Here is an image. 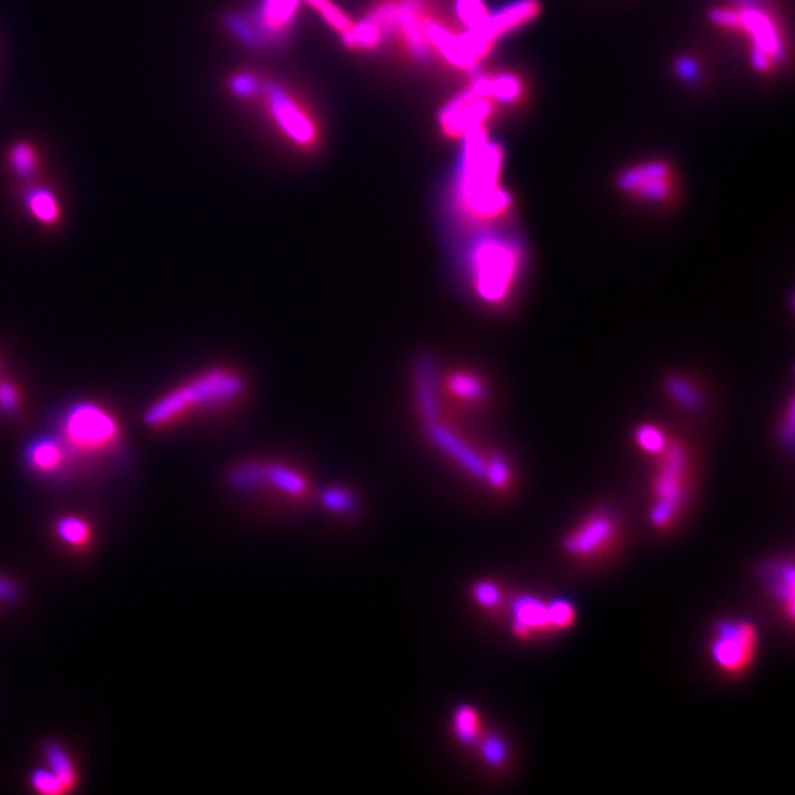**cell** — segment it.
I'll list each match as a JSON object with an SVG mask.
<instances>
[{
	"label": "cell",
	"instance_id": "1",
	"mask_svg": "<svg viewBox=\"0 0 795 795\" xmlns=\"http://www.w3.org/2000/svg\"><path fill=\"white\" fill-rule=\"evenodd\" d=\"M464 140L466 146L455 186L457 207L473 223L497 221L512 205V197L499 185L503 151L488 140L484 127L468 133Z\"/></svg>",
	"mask_w": 795,
	"mask_h": 795
},
{
	"label": "cell",
	"instance_id": "2",
	"mask_svg": "<svg viewBox=\"0 0 795 795\" xmlns=\"http://www.w3.org/2000/svg\"><path fill=\"white\" fill-rule=\"evenodd\" d=\"M242 391L243 381L236 372L210 370L151 405L144 415V422L150 427L170 426L194 409L227 404Z\"/></svg>",
	"mask_w": 795,
	"mask_h": 795
},
{
	"label": "cell",
	"instance_id": "3",
	"mask_svg": "<svg viewBox=\"0 0 795 795\" xmlns=\"http://www.w3.org/2000/svg\"><path fill=\"white\" fill-rule=\"evenodd\" d=\"M692 472L691 451L678 440H670L667 450L659 455L656 477L652 483L654 505L650 523L659 530H669L689 501Z\"/></svg>",
	"mask_w": 795,
	"mask_h": 795
},
{
	"label": "cell",
	"instance_id": "4",
	"mask_svg": "<svg viewBox=\"0 0 795 795\" xmlns=\"http://www.w3.org/2000/svg\"><path fill=\"white\" fill-rule=\"evenodd\" d=\"M521 253L514 243L484 240L472 253V277L481 299L499 304L507 299L518 278Z\"/></svg>",
	"mask_w": 795,
	"mask_h": 795
},
{
	"label": "cell",
	"instance_id": "5",
	"mask_svg": "<svg viewBox=\"0 0 795 795\" xmlns=\"http://www.w3.org/2000/svg\"><path fill=\"white\" fill-rule=\"evenodd\" d=\"M65 446L80 453H102L118 444L115 416L94 404H76L61 418Z\"/></svg>",
	"mask_w": 795,
	"mask_h": 795
},
{
	"label": "cell",
	"instance_id": "6",
	"mask_svg": "<svg viewBox=\"0 0 795 795\" xmlns=\"http://www.w3.org/2000/svg\"><path fill=\"white\" fill-rule=\"evenodd\" d=\"M759 646L755 624L749 621H720L709 643V656L729 676H740L753 665Z\"/></svg>",
	"mask_w": 795,
	"mask_h": 795
},
{
	"label": "cell",
	"instance_id": "7",
	"mask_svg": "<svg viewBox=\"0 0 795 795\" xmlns=\"http://www.w3.org/2000/svg\"><path fill=\"white\" fill-rule=\"evenodd\" d=\"M621 536V523L617 514L608 508H600L582 519L575 529L571 530L562 547L565 553L575 560H599L602 556L615 549Z\"/></svg>",
	"mask_w": 795,
	"mask_h": 795
},
{
	"label": "cell",
	"instance_id": "8",
	"mask_svg": "<svg viewBox=\"0 0 795 795\" xmlns=\"http://www.w3.org/2000/svg\"><path fill=\"white\" fill-rule=\"evenodd\" d=\"M496 107V102L490 96L470 85L440 111V129L446 137L464 139L475 129H483L484 124L496 113Z\"/></svg>",
	"mask_w": 795,
	"mask_h": 795
},
{
	"label": "cell",
	"instance_id": "9",
	"mask_svg": "<svg viewBox=\"0 0 795 795\" xmlns=\"http://www.w3.org/2000/svg\"><path fill=\"white\" fill-rule=\"evenodd\" d=\"M267 107L271 111L278 129L300 148H312L317 144L319 131L304 105H300L291 94L280 85H267L264 89Z\"/></svg>",
	"mask_w": 795,
	"mask_h": 795
},
{
	"label": "cell",
	"instance_id": "10",
	"mask_svg": "<svg viewBox=\"0 0 795 795\" xmlns=\"http://www.w3.org/2000/svg\"><path fill=\"white\" fill-rule=\"evenodd\" d=\"M621 190L648 203H669L676 196V173L667 162H645L632 166L619 177Z\"/></svg>",
	"mask_w": 795,
	"mask_h": 795
},
{
	"label": "cell",
	"instance_id": "11",
	"mask_svg": "<svg viewBox=\"0 0 795 795\" xmlns=\"http://www.w3.org/2000/svg\"><path fill=\"white\" fill-rule=\"evenodd\" d=\"M297 4L299 0H264L256 17V26H249L242 19H234L231 28L251 45L267 39H277L284 32H288L297 12Z\"/></svg>",
	"mask_w": 795,
	"mask_h": 795
},
{
	"label": "cell",
	"instance_id": "12",
	"mask_svg": "<svg viewBox=\"0 0 795 795\" xmlns=\"http://www.w3.org/2000/svg\"><path fill=\"white\" fill-rule=\"evenodd\" d=\"M426 426L429 437L437 444L440 450L444 451L450 459L457 462L464 472L470 473L473 479L484 481L488 457H484L479 451L473 450L472 446L466 444V440H462L455 431H451L450 427L440 424L438 418L437 420L426 422Z\"/></svg>",
	"mask_w": 795,
	"mask_h": 795
},
{
	"label": "cell",
	"instance_id": "13",
	"mask_svg": "<svg viewBox=\"0 0 795 795\" xmlns=\"http://www.w3.org/2000/svg\"><path fill=\"white\" fill-rule=\"evenodd\" d=\"M540 10L542 6L538 0H518L505 6L501 12L488 15L486 23L481 28L496 41L499 37L529 24L532 19L538 17Z\"/></svg>",
	"mask_w": 795,
	"mask_h": 795
},
{
	"label": "cell",
	"instance_id": "14",
	"mask_svg": "<svg viewBox=\"0 0 795 795\" xmlns=\"http://www.w3.org/2000/svg\"><path fill=\"white\" fill-rule=\"evenodd\" d=\"M514 623L512 632L518 637H532L536 634H553L547 615V602L534 597H521L512 606Z\"/></svg>",
	"mask_w": 795,
	"mask_h": 795
},
{
	"label": "cell",
	"instance_id": "15",
	"mask_svg": "<svg viewBox=\"0 0 795 795\" xmlns=\"http://www.w3.org/2000/svg\"><path fill=\"white\" fill-rule=\"evenodd\" d=\"M470 85L490 96L497 105L519 104L525 96V83L516 74L477 76Z\"/></svg>",
	"mask_w": 795,
	"mask_h": 795
},
{
	"label": "cell",
	"instance_id": "16",
	"mask_svg": "<svg viewBox=\"0 0 795 795\" xmlns=\"http://www.w3.org/2000/svg\"><path fill=\"white\" fill-rule=\"evenodd\" d=\"M67 446L58 438L34 440L26 450V462L32 472L58 473L67 462Z\"/></svg>",
	"mask_w": 795,
	"mask_h": 795
},
{
	"label": "cell",
	"instance_id": "17",
	"mask_svg": "<svg viewBox=\"0 0 795 795\" xmlns=\"http://www.w3.org/2000/svg\"><path fill=\"white\" fill-rule=\"evenodd\" d=\"M766 586L775 599L786 608L788 619L794 613V565L790 560H777L764 565Z\"/></svg>",
	"mask_w": 795,
	"mask_h": 795
},
{
	"label": "cell",
	"instance_id": "18",
	"mask_svg": "<svg viewBox=\"0 0 795 795\" xmlns=\"http://www.w3.org/2000/svg\"><path fill=\"white\" fill-rule=\"evenodd\" d=\"M446 389L455 400L464 404H479L486 398L484 381L477 374L466 370L451 372L446 380Z\"/></svg>",
	"mask_w": 795,
	"mask_h": 795
},
{
	"label": "cell",
	"instance_id": "19",
	"mask_svg": "<svg viewBox=\"0 0 795 795\" xmlns=\"http://www.w3.org/2000/svg\"><path fill=\"white\" fill-rule=\"evenodd\" d=\"M451 727L462 746H473L481 738V715L473 705H459L453 711Z\"/></svg>",
	"mask_w": 795,
	"mask_h": 795
},
{
	"label": "cell",
	"instance_id": "20",
	"mask_svg": "<svg viewBox=\"0 0 795 795\" xmlns=\"http://www.w3.org/2000/svg\"><path fill=\"white\" fill-rule=\"evenodd\" d=\"M43 751H45L48 770L58 777L59 783L63 784V788H65V792L72 790L76 786V770L72 766L69 753L63 749L61 744L54 742V740L45 742Z\"/></svg>",
	"mask_w": 795,
	"mask_h": 795
},
{
	"label": "cell",
	"instance_id": "21",
	"mask_svg": "<svg viewBox=\"0 0 795 795\" xmlns=\"http://www.w3.org/2000/svg\"><path fill=\"white\" fill-rule=\"evenodd\" d=\"M265 483L271 484L273 488L288 496L302 497L308 492L306 479L300 473L277 464H265Z\"/></svg>",
	"mask_w": 795,
	"mask_h": 795
},
{
	"label": "cell",
	"instance_id": "22",
	"mask_svg": "<svg viewBox=\"0 0 795 795\" xmlns=\"http://www.w3.org/2000/svg\"><path fill=\"white\" fill-rule=\"evenodd\" d=\"M665 389L669 392L670 398L687 411L698 413L705 407L702 391L683 376H670L669 380L665 381Z\"/></svg>",
	"mask_w": 795,
	"mask_h": 795
},
{
	"label": "cell",
	"instance_id": "23",
	"mask_svg": "<svg viewBox=\"0 0 795 795\" xmlns=\"http://www.w3.org/2000/svg\"><path fill=\"white\" fill-rule=\"evenodd\" d=\"M479 753L481 759L488 768L494 770H501L507 766L508 757H510V749L507 746V740L499 733H486L483 737L479 738Z\"/></svg>",
	"mask_w": 795,
	"mask_h": 795
},
{
	"label": "cell",
	"instance_id": "24",
	"mask_svg": "<svg viewBox=\"0 0 795 795\" xmlns=\"http://www.w3.org/2000/svg\"><path fill=\"white\" fill-rule=\"evenodd\" d=\"M26 205H28V210L32 212V216L35 219H39L41 223H47V225L56 223L59 219V214H61L59 212L58 199L54 197L52 192L43 190V188L32 190L26 197Z\"/></svg>",
	"mask_w": 795,
	"mask_h": 795
},
{
	"label": "cell",
	"instance_id": "25",
	"mask_svg": "<svg viewBox=\"0 0 795 795\" xmlns=\"http://www.w3.org/2000/svg\"><path fill=\"white\" fill-rule=\"evenodd\" d=\"M61 542L69 543L72 547H83L91 542V527L85 519L69 516L61 518L56 525Z\"/></svg>",
	"mask_w": 795,
	"mask_h": 795
},
{
	"label": "cell",
	"instance_id": "26",
	"mask_svg": "<svg viewBox=\"0 0 795 795\" xmlns=\"http://www.w3.org/2000/svg\"><path fill=\"white\" fill-rule=\"evenodd\" d=\"M634 438L635 444L641 450L648 455H654V457H659L663 451L667 450L670 442L667 433L661 427L652 426V424H643V426L637 427Z\"/></svg>",
	"mask_w": 795,
	"mask_h": 795
},
{
	"label": "cell",
	"instance_id": "27",
	"mask_svg": "<svg viewBox=\"0 0 795 795\" xmlns=\"http://www.w3.org/2000/svg\"><path fill=\"white\" fill-rule=\"evenodd\" d=\"M512 479L514 477H512V470H510L508 462L501 455H490L488 464H486L484 483L496 492H507L508 488L512 486Z\"/></svg>",
	"mask_w": 795,
	"mask_h": 795
},
{
	"label": "cell",
	"instance_id": "28",
	"mask_svg": "<svg viewBox=\"0 0 795 795\" xmlns=\"http://www.w3.org/2000/svg\"><path fill=\"white\" fill-rule=\"evenodd\" d=\"M306 2L321 13L324 21L343 37L354 28V21H350L346 13L341 8H337L332 0H306Z\"/></svg>",
	"mask_w": 795,
	"mask_h": 795
},
{
	"label": "cell",
	"instance_id": "29",
	"mask_svg": "<svg viewBox=\"0 0 795 795\" xmlns=\"http://www.w3.org/2000/svg\"><path fill=\"white\" fill-rule=\"evenodd\" d=\"M455 12L459 21L466 26V30L481 28L490 15L483 0H457Z\"/></svg>",
	"mask_w": 795,
	"mask_h": 795
},
{
	"label": "cell",
	"instance_id": "30",
	"mask_svg": "<svg viewBox=\"0 0 795 795\" xmlns=\"http://www.w3.org/2000/svg\"><path fill=\"white\" fill-rule=\"evenodd\" d=\"M470 595H472L473 602L483 610L496 611L503 606V591L490 580H481V582L473 584Z\"/></svg>",
	"mask_w": 795,
	"mask_h": 795
},
{
	"label": "cell",
	"instance_id": "31",
	"mask_svg": "<svg viewBox=\"0 0 795 795\" xmlns=\"http://www.w3.org/2000/svg\"><path fill=\"white\" fill-rule=\"evenodd\" d=\"M231 484L238 490H254L265 484V464H245L231 473Z\"/></svg>",
	"mask_w": 795,
	"mask_h": 795
},
{
	"label": "cell",
	"instance_id": "32",
	"mask_svg": "<svg viewBox=\"0 0 795 795\" xmlns=\"http://www.w3.org/2000/svg\"><path fill=\"white\" fill-rule=\"evenodd\" d=\"M547 615L553 632L567 630L577 621V608L569 600H553L547 602Z\"/></svg>",
	"mask_w": 795,
	"mask_h": 795
},
{
	"label": "cell",
	"instance_id": "33",
	"mask_svg": "<svg viewBox=\"0 0 795 795\" xmlns=\"http://www.w3.org/2000/svg\"><path fill=\"white\" fill-rule=\"evenodd\" d=\"M10 161H12L13 170L23 177L34 175L35 168H37L34 148L30 144H23V142L13 146Z\"/></svg>",
	"mask_w": 795,
	"mask_h": 795
},
{
	"label": "cell",
	"instance_id": "34",
	"mask_svg": "<svg viewBox=\"0 0 795 795\" xmlns=\"http://www.w3.org/2000/svg\"><path fill=\"white\" fill-rule=\"evenodd\" d=\"M30 783L39 794L58 795L65 794L63 784L59 783L58 777L50 770H35L30 777Z\"/></svg>",
	"mask_w": 795,
	"mask_h": 795
},
{
	"label": "cell",
	"instance_id": "35",
	"mask_svg": "<svg viewBox=\"0 0 795 795\" xmlns=\"http://www.w3.org/2000/svg\"><path fill=\"white\" fill-rule=\"evenodd\" d=\"M323 503L330 510H335V512H350L352 508L356 507L354 496L350 492L343 490V488L328 490L323 496Z\"/></svg>",
	"mask_w": 795,
	"mask_h": 795
},
{
	"label": "cell",
	"instance_id": "36",
	"mask_svg": "<svg viewBox=\"0 0 795 795\" xmlns=\"http://www.w3.org/2000/svg\"><path fill=\"white\" fill-rule=\"evenodd\" d=\"M19 404H21V396H19L17 387L10 381H2L0 383V409L6 415H15L19 411Z\"/></svg>",
	"mask_w": 795,
	"mask_h": 795
},
{
	"label": "cell",
	"instance_id": "37",
	"mask_svg": "<svg viewBox=\"0 0 795 795\" xmlns=\"http://www.w3.org/2000/svg\"><path fill=\"white\" fill-rule=\"evenodd\" d=\"M231 89L232 93L247 98V96H251V94L258 93L260 85H258V80H256L254 76H251V74H238V76L232 78Z\"/></svg>",
	"mask_w": 795,
	"mask_h": 795
},
{
	"label": "cell",
	"instance_id": "38",
	"mask_svg": "<svg viewBox=\"0 0 795 795\" xmlns=\"http://www.w3.org/2000/svg\"><path fill=\"white\" fill-rule=\"evenodd\" d=\"M678 74L687 81H696L698 74H700V69H698L696 61H692V59H680V61H678Z\"/></svg>",
	"mask_w": 795,
	"mask_h": 795
},
{
	"label": "cell",
	"instance_id": "39",
	"mask_svg": "<svg viewBox=\"0 0 795 795\" xmlns=\"http://www.w3.org/2000/svg\"><path fill=\"white\" fill-rule=\"evenodd\" d=\"M17 597H19L17 584H15L13 580H10V578L0 575V599L15 600Z\"/></svg>",
	"mask_w": 795,
	"mask_h": 795
}]
</instances>
